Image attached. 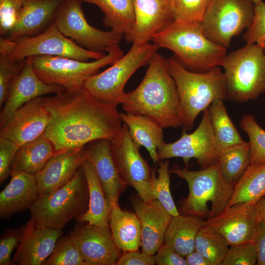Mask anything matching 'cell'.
Listing matches in <instances>:
<instances>
[{
    "instance_id": "ffe728a7",
    "label": "cell",
    "mask_w": 265,
    "mask_h": 265,
    "mask_svg": "<svg viewBox=\"0 0 265 265\" xmlns=\"http://www.w3.org/2000/svg\"><path fill=\"white\" fill-rule=\"evenodd\" d=\"M135 23L126 41L143 43L151 41L154 34L173 20L172 0H133Z\"/></svg>"
},
{
    "instance_id": "484cf974",
    "label": "cell",
    "mask_w": 265,
    "mask_h": 265,
    "mask_svg": "<svg viewBox=\"0 0 265 265\" xmlns=\"http://www.w3.org/2000/svg\"><path fill=\"white\" fill-rule=\"evenodd\" d=\"M120 113L131 137L139 149L145 147L155 165L159 162L158 149L164 142L163 128L155 120L143 115Z\"/></svg>"
},
{
    "instance_id": "f5cc1de1",
    "label": "cell",
    "mask_w": 265,
    "mask_h": 265,
    "mask_svg": "<svg viewBox=\"0 0 265 265\" xmlns=\"http://www.w3.org/2000/svg\"><path fill=\"white\" fill-rule=\"evenodd\" d=\"M263 49H264V51L265 52V46L263 47Z\"/></svg>"
},
{
    "instance_id": "3957f363",
    "label": "cell",
    "mask_w": 265,
    "mask_h": 265,
    "mask_svg": "<svg viewBox=\"0 0 265 265\" xmlns=\"http://www.w3.org/2000/svg\"><path fill=\"white\" fill-rule=\"evenodd\" d=\"M177 89L183 129L190 131L198 115L217 99H226V80L219 66L203 73L186 68L175 56L166 58Z\"/></svg>"
},
{
    "instance_id": "44dd1931",
    "label": "cell",
    "mask_w": 265,
    "mask_h": 265,
    "mask_svg": "<svg viewBox=\"0 0 265 265\" xmlns=\"http://www.w3.org/2000/svg\"><path fill=\"white\" fill-rule=\"evenodd\" d=\"M62 233L61 230L39 225L31 218L24 227L13 262L21 265H43Z\"/></svg>"
},
{
    "instance_id": "52a82bcc",
    "label": "cell",
    "mask_w": 265,
    "mask_h": 265,
    "mask_svg": "<svg viewBox=\"0 0 265 265\" xmlns=\"http://www.w3.org/2000/svg\"><path fill=\"white\" fill-rule=\"evenodd\" d=\"M88 204V187L81 166L68 183L38 197L29 209L31 218L38 224L62 230L69 221L84 214Z\"/></svg>"
},
{
    "instance_id": "bcb514c9",
    "label": "cell",
    "mask_w": 265,
    "mask_h": 265,
    "mask_svg": "<svg viewBox=\"0 0 265 265\" xmlns=\"http://www.w3.org/2000/svg\"><path fill=\"white\" fill-rule=\"evenodd\" d=\"M156 264L159 265H187L185 257L164 244L154 255Z\"/></svg>"
},
{
    "instance_id": "4fadbf2b",
    "label": "cell",
    "mask_w": 265,
    "mask_h": 265,
    "mask_svg": "<svg viewBox=\"0 0 265 265\" xmlns=\"http://www.w3.org/2000/svg\"><path fill=\"white\" fill-rule=\"evenodd\" d=\"M111 142L112 158L124 182L134 188L143 201L154 200L151 181L156 169L152 168L140 154L126 124H123L120 133Z\"/></svg>"
},
{
    "instance_id": "9c48e42d",
    "label": "cell",
    "mask_w": 265,
    "mask_h": 265,
    "mask_svg": "<svg viewBox=\"0 0 265 265\" xmlns=\"http://www.w3.org/2000/svg\"><path fill=\"white\" fill-rule=\"evenodd\" d=\"M0 53L21 60L35 55H52L70 58L83 61L98 59L104 52L88 50L64 36L55 23L41 34L16 39L0 38Z\"/></svg>"
},
{
    "instance_id": "7a4b0ae2",
    "label": "cell",
    "mask_w": 265,
    "mask_h": 265,
    "mask_svg": "<svg viewBox=\"0 0 265 265\" xmlns=\"http://www.w3.org/2000/svg\"><path fill=\"white\" fill-rule=\"evenodd\" d=\"M145 75L134 90L125 94L121 104L127 113L148 116L163 128L182 126L175 82L166 58L157 53L148 63Z\"/></svg>"
},
{
    "instance_id": "e0dca14e",
    "label": "cell",
    "mask_w": 265,
    "mask_h": 265,
    "mask_svg": "<svg viewBox=\"0 0 265 265\" xmlns=\"http://www.w3.org/2000/svg\"><path fill=\"white\" fill-rule=\"evenodd\" d=\"M52 118L43 97L34 98L15 111L0 126V137L20 146L43 133Z\"/></svg>"
},
{
    "instance_id": "2e32d148",
    "label": "cell",
    "mask_w": 265,
    "mask_h": 265,
    "mask_svg": "<svg viewBox=\"0 0 265 265\" xmlns=\"http://www.w3.org/2000/svg\"><path fill=\"white\" fill-rule=\"evenodd\" d=\"M70 236L86 265H114L121 256L109 225L78 224Z\"/></svg>"
},
{
    "instance_id": "9a60e30c",
    "label": "cell",
    "mask_w": 265,
    "mask_h": 265,
    "mask_svg": "<svg viewBox=\"0 0 265 265\" xmlns=\"http://www.w3.org/2000/svg\"><path fill=\"white\" fill-rule=\"evenodd\" d=\"M259 223L254 204L242 203L204 220L202 227L221 235L231 246L253 242Z\"/></svg>"
},
{
    "instance_id": "4316f807",
    "label": "cell",
    "mask_w": 265,
    "mask_h": 265,
    "mask_svg": "<svg viewBox=\"0 0 265 265\" xmlns=\"http://www.w3.org/2000/svg\"><path fill=\"white\" fill-rule=\"evenodd\" d=\"M82 166L88 187L89 204L86 212L77 220L96 226L109 225L111 208L107 203L94 165L86 153Z\"/></svg>"
},
{
    "instance_id": "ac0fdd59",
    "label": "cell",
    "mask_w": 265,
    "mask_h": 265,
    "mask_svg": "<svg viewBox=\"0 0 265 265\" xmlns=\"http://www.w3.org/2000/svg\"><path fill=\"white\" fill-rule=\"evenodd\" d=\"M32 59V56L26 58L22 70L11 85L0 113V126L15 111L30 100L47 94H56L66 90L62 86L42 81L33 69Z\"/></svg>"
},
{
    "instance_id": "60d3db41",
    "label": "cell",
    "mask_w": 265,
    "mask_h": 265,
    "mask_svg": "<svg viewBox=\"0 0 265 265\" xmlns=\"http://www.w3.org/2000/svg\"><path fill=\"white\" fill-rule=\"evenodd\" d=\"M23 7V0H0V34L6 37L16 25Z\"/></svg>"
},
{
    "instance_id": "681fc988",
    "label": "cell",
    "mask_w": 265,
    "mask_h": 265,
    "mask_svg": "<svg viewBox=\"0 0 265 265\" xmlns=\"http://www.w3.org/2000/svg\"><path fill=\"white\" fill-rule=\"evenodd\" d=\"M187 265H211L209 261L195 250L185 257Z\"/></svg>"
},
{
    "instance_id": "d4e9b609",
    "label": "cell",
    "mask_w": 265,
    "mask_h": 265,
    "mask_svg": "<svg viewBox=\"0 0 265 265\" xmlns=\"http://www.w3.org/2000/svg\"><path fill=\"white\" fill-rule=\"evenodd\" d=\"M11 176L0 193V217L3 219L29 209L38 197L35 175L21 171Z\"/></svg>"
},
{
    "instance_id": "74e56055",
    "label": "cell",
    "mask_w": 265,
    "mask_h": 265,
    "mask_svg": "<svg viewBox=\"0 0 265 265\" xmlns=\"http://www.w3.org/2000/svg\"><path fill=\"white\" fill-rule=\"evenodd\" d=\"M44 265H86L70 235L59 238Z\"/></svg>"
},
{
    "instance_id": "5bb4252c",
    "label": "cell",
    "mask_w": 265,
    "mask_h": 265,
    "mask_svg": "<svg viewBox=\"0 0 265 265\" xmlns=\"http://www.w3.org/2000/svg\"><path fill=\"white\" fill-rule=\"evenodd\" d=\"M203 112L201 122L193 132L187 133L183 129L178 140L172 143L163 142L159 147V160L181 158L187 167L189 160L193 158L202 168L218 162L219 154L214 143L209 108Z\"/></svg>"
},
{
    "instance_id": "7dc6e473",
    "label": "cell",
    "mask_w": 265,
    "mask_h": 265,
    "mask_svg": "<svg viewBox=\"0 0 265 265\" xmlns=\"http://www.w3.org/2000/svg\"><path fill=\"white\" fill-rule=\"evenodd\" d=\"M154 255H147L137 250L125 252L116 263L117 265H154Z\"/></svg>"
},
{
    "instance_id": "603a6c76",
    "label": "cell",
    "mask_w": 265,
    "mask_h": 265,
    "mask_svg": "<svg viewBox=\"0 0 265 265\" xmlns=\"http://www.w3.org/2000/svg\"><path fill=\"white\" fill-rule=\"evenodd\" d=\"M84 150L92 161L109 206L118 205L120 195L127 185L116 168L111 153V142L108 139L93 141Z\"/></svg>"
},
{
    "instance_id": "4dcf8cb0",
    "label": "cell",
    "mask_w": 265,
    "mask_h": 265,
    "mask_svg": "<svg viewBox=\"0 0 265 265\" xmlns=\"http://www.w3.org/2000/svg\"><path fill=\"white\" fill-rule=\"evenodd\" d=\"M95 4L103 11L102 23L111 30L127 36L135 23L133 0H80Z\"/></svg>"
},
{
    "instance_id": "f546056e",
    "label": "cell",
    "mask_w": 265,
    "mask_h": 265,
    "mask_svg": "<svg viewBox=\"0 0 265 265\" xmlns=\"http://www.w3.org/2000/svg\"><path fill=\"white\" fill-rule=\"evenodd\" d=\"M203 219L195 216L180 214L173 216L164 236V244L185 257L195 250L197 235Z\"/></svg>"
},
{
    "instance_id": "277c9868",
    "label": "cell",
    "mask_w": 265,
    "mask_h": 265,
    "mask_svg": "<svg viewBox=\"0 0 265 265\" xmlns=\"http://www.w3.org/2000/svg\"><path fill=\"white\" fill-rule=\"evenodd\" d=\"M151 41L159 48L173 52L187 69L207 72L221 65L227 54V48L218 45L204 34L201 23H180L173 21L156 33Z\"/></svg>"
},
{
    "instance_id": "8fae6325",
    "label": "cell",
    "mask_w": 265,
    "mask_h": 265,
    "mask_svg": "<svg viewBox=\"0 0 265 265\" xmlns=\"http://www.w3.org/2000/svg\"><path fill=\"white\" fill-rule=\"evenodd\" d=\"M253 0H210L201 22L205 35L227 48L232 38L251 25L255 14Z\"/></svg>"
},
{
    "instance_id": "8d00e7d4",
    "label": "cell",
    "mask_w": 265,
    "mask_h": 265,
    "mask_svg": "<svg viewBox=\"0 0 265 265\" xmlns=\"http://www.w3.org/2000/svg\"><path fill=\"white\" fill-rule=\"evenodd\" d=\"M240 126L249 137L251 151L250 165L265 162V130L257 123L255 117L250 114L242 116Z\"/></svg>"
},
{
    "instance_id": "f1b7e54d",
    "label": "cell",
    "mask_w": 265,
    "mask_h": 265,
    "mask_svg": "<svg viewBox=\"0 0 265 265\" xmlns=\"http://www.w3.org/2000/svg\"><path fill=\"white\" fill-rule=\"evenodd\" d=\"M109 225L119 249L128 252L137 250L141 245V227L135 213L122 210L118 205L111 207Z\"/></svg>"
},
{
    "instance_id": "f907efd6",
    "label": "cell",
    "mask_w": 265,
    "mask_h": 265,
    "mask_svg": "<svg viewBox=\"0 0 265 265\" xmlns=\"http://www.w3.org/2000/svg\"><path fill=\"white\" fill-rule=\"evenodd\" d=\"M254 208L258 215L259 221L265 222V197L258 200L254 204Z\"/></svg>"
},
{
    "instance_id": "d590c367",
    "label": "cell",
    "mask_w": 265,
    "mask_h": 265,
    "mask_svg": "<svg viewBox=\"0 0 265 265\" xmlns=\"http://www.w3.org/2000/svg\"><path fill=\"white\" fill-rule=\"evenodd\" d=\"M158 176L156 177L155 170L152 177V190L154 200H158L167 212L173 216L180 214L174 202L170 190L169 161L159 162Z\"/></svg>"
},
{
    "instance_id": "30bf717a",
    "label": "cell",
    "mask_w": 265,
    "mask_h": 265,
    "mask_svg": "<svg viewBox=\"0 0 265 265\" xmlns=\"http://www.w3.org/2000/svg\"><path fill=\"white\" fill-rule=\"evenodd\" d=\"M107 53L102 58L90 62L57 56H32V65L36 74L44 82L59 85L69 90L83 87L88 78L124 55L119 46Z\"/></svg>"
},
{
    "instance_id": "ba28073f",
    "label": "cell",
    "mask_w": 265,
    "mask_h": 265,
    "mask_svg": "<svg viewBox=\"0 0 265 265\" xmlns=\"http://www.w3.org/2000/svg\"><path fill=\"white\" fill-rule=\"evenodd\" d=\"M158 48L149 42L132 43L126 54L104 71L88 78L83 87L94 97L117 106L125 94L126 82L139 68L148 64Z\"/></svg>"
},
{
    "instance_id": "6da1fadb",
    "label": "cell",
    "mask_w": 265,
    "mask_h": 265,
    "mask_svg": "<svg viewBox=\"0 0 265 265\" xmlns=\"http://www.w3.org/2000/svg\"><path fill=\"white\" fill-rule=\"evenodd\" d=\"M43 100L52 117L44 134L55 153L84 148L98 139L112 142L121 131L117 106L94 97L84 87Z\"/></svg>"
},
{
    "instance_id": "83f0119b",
    "label": "cell",
    "mask_w": 265,
    "mask_h": 265,
    "mask_svg": "<svg viewBox=\"0 0 265 265\" xmlns=\"http://www.w3.org/2000/svg\"><path fill=\"white\" fill-rule=\"evenodd\" d=\"M55 153L53 143L43 133L19 146L10 165L11 172L23 171L35 175Z\"/></svg>"
},
{
    "instance_id": "816d5d0a",
    "label": "cell",
    "mask_w": 265,
    "mask_h": 265,
    "mask_svg": "<svg viewBox=\"0 0 265 265\" xmlns=\"http://www.w3.org/2000/svg\"><path fill=\"white\" fill-rule=\"evenodd\" d=\"M253 1H254L255 4L257 5L260 3V2H261L262 1H263V0H253Z\"/></svg>"
},
{
    "instance_id": "7c38bea8",
    "label": "cell",
    "mask_w": 265,
    "mask_h": 265,
    "mask_svg": "<svg viewBox=\"0 0 265 265\" xmlns=\"http://www.w3.org/2000/svg\"><path fill=\"white\" fill-rule=\"evenodd\" d=\"M80 0H62L54 23L66 37L91 51L108 52L119 46L123 35L112 30L103 31L90 25L86 19Z\"/></svg>"
},
{
    "instance_id": "836d02e7",
    "label": "cell",
    "mask_w": 265,
    "mask_h": 265,
    "mask_svg": "<svg viewBox=\"0 0 265 265\" xmlns=\"http://www.w3.org/2000/svg\"><path fill=\"white\" fill-rule=\"evenodd\" d=\"M250 162L249 143L244 141L222 152L218 163L224 179L234 186L250 166Z\"/></svg>"
},
{
    "instance_id": "d6986e66",
    "label": "cell",
    "mask_w": 265,
    "mask_h": 265,
    "mask_svg": "<svg viewBox=\"0 0 265 265\" xmlns=\"http://www.w3.org/2000/svg\"><path fill=\"white\" fill-rule=\"evenodd\" d=\"M132 207L140 222L142 252L154 255L164 243L165 232L173 217L157 200L145 202L132 197Z\"/></svg>"
},
{
    "instance_id": "c3c4849f",
    "label": "cell",
    "mask_w": 265,
    "mask_h": 265,
    "mask_svg": "<svg viewBox=\"0 0 265 265\" xmlns=\"http://www.w3.org/2000/svg\"><path fill=\"white\" fill-rule=\"evenodd\" d=\"M253 243L257 251V265H265V222H259Z\"/></svg>"
},
{
    "instance_id": "e575fe53",
    "label": "cell",
    "mask_w": 265,
    "mask_h": 265,
    "mask_svg": "<svg viewBox=\"0 0 265 265\" xmlns=\"http://www.w3.org/2000/svg\"><path fill=\"white\" fill-rule=\"evenodd\" d=\"M230 245L221 235L203 227L195 241V250L205 257L211 265H222Z\"/></svg>"
},
{
    "instance_id": "f6af8a7d",
    "label": "cell",
    "mask_w": 265,
    "mask_h": 265,
    "mask_svg": "<svg viewBox=\"0 0 265 265\" xmlns=\"http://www.w3.org/2000/svg\"><path fill=\"white\" fill-rule=\"evenodd\" d=\"M19 145L5 138L0 137V182L11 175L10 165Z\"/></svg>"
},
{
    "instance_id": "ab89813d",
    "label": "cell",
    "mask_w": 265,
    "mask_h": 265,
    "mask_svg": "<svg viewBox=\"0 0 265 265\" xmlns=\"http://www.w3.org/2000/svg\"><path fill=\"white\" fill-rule=\"evenodd\" d=\"M26 59H15L5 54L0 53V107L5 103L11 85L22 70Z\"/></svg>"
},
{
    "instance_id": "7402d4cb",
    "label": "cell",
    "mask_w": 265,
    "mask_h": 265,
    "mask_svg": "<svg viewBox=\"0 0 265 265\" xmlns=\"http://www.w3.org/2000/svg\"><path fill=\"white\" fill-rule=\"evenodd\" d=\"M85 157L84 147L55 153L35 174L38 197L53 192L71 180Z\"/></svg>"
},
{
    "instance_id": "d6a6232c",
    "label": "cell",
    "mask_w": 265,
    "mask_h": 265,
    "mask_svg": "<svg viewBox=\"0 0 265 265\" xmlns=\"http://www.w3.org/2000/svg\"><path fill=\"white\" fill-rule=\"evenodd\" d=\"M265 197V162L250 165L239 181L234 186L228 206L238 203L255 204Z\"/></svg>"
},
{
    "instance_id": "b9f144b4",
    "label": "cell",
    "mask_w": 265,
    "mask_h": 265,
    "mask_svg": "<svg viewBox=\"0 0 265 265\" xmlns=\"http://www.w3.org/2000/svg\"><path fill=\"white\" fill-rule=\"evenodd\" d=\"M258 259L257 251L253 242L231 246L222 265H255Z\"/></svg>"
},
{
    "instance_id": "8992f818",
    "label": "cell",
    "mask_w": 265,
    "mask_h": 265,
    "mask_svg": "<svg viewBox=\"0 0 265 265\" xmlns=\"http://www.w3.org/2000/svg\"><path fill=\"white\" fill-rule=\"evenodd\" d=\"M221 66L224 70L226 99L244 103L265 92V52L262 47L246 44L227 54Z\"/></svg>"
},
{
    "instance_id": "5b68a950",
    "label": "cell",
    "mask_w": 265,
    "mask_h": 265,
    "mask_svg": "<svg viewBox=\"0 0 265 265\" xmlns=\"http://www.w3.org/2000/svg\"><path fill=\"white\" fill-rule=\"evenodd\" d=\"M169 172L185 180L188 186V196L180 203V214L207 219L227 207L234 186L223 177L218 162L198 171L174 164Z\"/></svg>"
},
{
    "instance_id": "f35d334b",
    "label": "cell",
    "mask_w": 265,
    "mask_h": 265,
    "mask_svg": "<svg viewBox=\"0 0 265 265\" xmlns=\"http://www.w3.org/2000/svg\"><path fill=\"white\" fill-rule=\"evenodd\" d=\"M210 0H172L174 21L180 23H201Z\"/></svg>"
},
{
    "instance_id": "cb8c5ba5",
    "label": "cell",
    "mask_w": 265,
    "mask_h": 265,
    "mask_svg": "<svg viewBox=\"0 0 265 265\" xmlns=\"http://www.w3.org/2000/svg\"><path fill=\"white\" fill-rule=\"evenodd\" d=\"M62 0H23L19 19L5 38L16 39L42 33L54 23Z\"/></svg>"
},
{
    "instance_id": "1f68e13d",
    "label": "cell",
    "mask_w": 265,
    "mask_h": 265,
    "mask_svg": "<svg viewBox=\"0 0 265 265\" xmlns=\"http://www.w3.org/2000/svg\"><path fill=\"white\" fill-rule=\"evenodd\" d=\"M223 101L217 99L209 107L214 143L219 154L244 142L230 119Z\"/></svg>"
},
{
    "instance_id": "7bdbcfd3",
    "label": "cell",
    "mask_w": 265,
    "mask_h": 265,
    "mask_svg": "<svg viewBox=\"0 0 265 265\" xmlns=\"http://www.w3.org/2000/svg\"><path fill=\"white\" fill-rule=\"evenodd\" d=\"M246 44H255L265 46V3L255 5L253 21L243 35Z\"/></svg>"
},
{
    "instance_id": "ee69618b",
    "label": "cell",
    "mask_w": 265,
    "mask_h": 265,
    "mask_svg": "<svg viewBox=\"0 0 265 265\" xmlns=\"http://www.w3.org/2000/svg\"><path fill=\"white\" fill-rule=\"evenodd\" d=\"M24 227L10 229L1 236L0 240V265L14 264L10 261V256L14 249L20 242Z\"/></svg>"
}]
</instances>
